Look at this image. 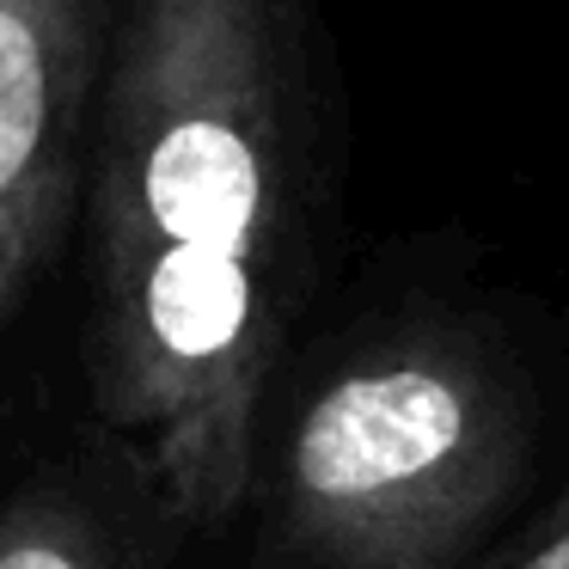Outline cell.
<instances>
[{
  "label": "cell",
  "instance_id": "5",
  "mask_svg": "<svg viewBox=\"0 0 569 569\" xmlns=\"http://www.w3.org/2000/svg\"><path fill=\"white\" fill-rule=\"evenodd\" d=\"M478 569H569V471Z\"/></svg>",
  "mask_w": 569,
  "mask_h": 569
},
{
  "label": "cell",
  "instance_id": "4",
  "mask_svg": "<svg viewBox=\"0 0 569 569\" xmlns=\"http://www.w3.org/2000/svg\"><path fill=\"white\" fill-rule=\"evenodd\" d=\"M0 569H141L123 532L74 490H26L0 508Z\"/></svg>",
  "mask_w": 569,
  "mask_h": 569
},
{
  "label": "cell",
  "instance_id": "3",
  "mask_svg": "<svg viewBox=\"0 0 569 569\" xmlns=\"http://www.w3.org/2000/svg\"><path fill=\"white\" fill-rule=\"evenodd\" d=\"M117 7L123 0H0V337L80 221Z\"/></svg>",
  "mask_w": 569,
  "mask_h": 569
},
{
  "label": "cell",
  "instance_id": "2",
  "mask_svg": "<svg viewBox=\"0 0 569 569\" xmlns=\"http://www.w3.org/2000/svg\"><path fill=\"white\" fill-rule=\"evenodd\" d=\"M569 471V361L422 300L337 343L270 447L276 569H478Z\"/></svg>",
  "mask_w": 569,
  "mask_h": 569
},
{
  "label": "cell",
  "instance_id": "1",
  "mask_svg": "<svg viewBox=\"0 0 569 569\" xmlns=\"http://www.w3.org/2000/svg\"><path fill=\"white\" fill-rule=\"evenodd\" d=\"M300 160L288 0L117 7L80 184L92 398L166 515L197 532L227 527L263 471Z\"/></svg>",
  "mask_w": 569,
  "mask_h": 569
}]
</instances>
